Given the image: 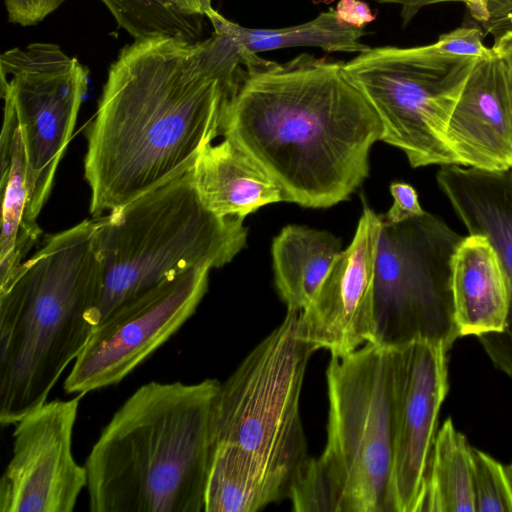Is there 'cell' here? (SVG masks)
I'll list each match as a JSON object with an SVG mask.
<instances>
[{"instance_id": "1", "label": "cell", "mask_w": 512, "mask_h": 512, "mask_svg": "<svg viewBox=\"0 0 512 512\" xmlns=\"http://www.w3.org/2000/svg\"><path fill=\"white\" fill-rule=\"evenodd\" d=\"M259 57L213 31L204 40H134L111 63L87 132L92 217L188 173L222 135Z\"/></svg>"}, {"instance_id": "2", "label": "cell", "mask_w": 512, "mask_h": 512, "mask_svg": "<svg viewBox=\"0 0 512 512\" xmlns=\"http://www.w3.org/2000/svg\"><path fill=\"white\" fill-rule=\"evenodd\" d=\"M222 135L269 172L287 202L327 208L367 178L382 124L344 63L302 54L251 68Z\"/></svg>"}, {"instance_id": "3", "label": "cell", "mask_w": 512, "mask_h": 512, "mask_svg": "<svg viewBox=\"0 0 512 512\" xmlns=\"http://www.w3.org/2000/svg\"><path fill=\"white\" fill-rule=\"evenodd\" d=\"M220 382L151 381L102 429L85 461L92 512H201Z\"/></svg>"}, {"instance_id": "4", "label": "cell", "mask_w": 512, "mask_h": 512, "mask_svg": "<svg viewBox=\"0 0 512 512\" xmlns=\"http://www.w3.org/2000/svg\"><path fill=\"white\" fill-rule=\"evenodd\" d=\"M100 217L46 236L0 288V424L48 400L96 327Z\"/></svg>"}, {"instance_id": "5", "label": "cell", "mask_w": 512, "mask_h": 512, "mask_svg": "<svg viewBox=\"0 0 512 512\" xmlns=\"http://www.w3.org/2000/svg\"><path fill=\"white\" fill-rule=\"evenodd\" d=\"M243 222L207 210L190 172L100 216L96 246L102 281L96 326L122 302L168 278L232 261L246 244Z\"/></svg>"}, {"instance_id": "6", "label": "cell", "mask_w": 512, "mask_h": 512, "mask_svg": "<svg viewBox=\"0 0 512 512\" xmlns=\"http://www.w3.org/2000/svg\"><path fill=\"white\" fill-rule=\"evenodd\" d=\"M299 313L287 310L281 324L220 383L212 411L214 448L248 460L285 498L309 459L300 395L316 349L300 335Z\"/></svg>"}, {"instance_id": "7", "label": "cell", "mask_w": 512, "mask_h": 512, "mask_svg": "<svg viewBox=\"0 0 512 512\" xmlns=\"http://www.w3.org/2000/svg\"><path fill=\"white\" fill-rule=\"evenodd\" d=\"M327 442L321 459L341 490V512H396V348L372 342L332 356L326 370Z\"/></svg>"}, {"instance_id": "8", "label": "cell", "mask_w": 512, "mask_h": 512, "mask_svg": "<svg viewBox=\"0 0 512 512\" xmlns=\"http://www.w3.org/2000/svg\"><path fill=\"white\" fill-rule=\"evenodd\" d=\"M477 61L433 43L370 48L344 63V69L374 107L381 141L400 149L418 168L456 164L445 132Z\"/></svg>"}, {"instance_id": "9", "label": "cell", "mask_w": 512, "mask_h": 512, "mask_svg": "<svg viewBox=\"0 0 512 512\" xmlns=\"http://www.w3.org/2000/svg\"><path fill=\"white\" fill-rule=\"evenodd\" d=\"M381 222L373 343L400 348L428 341L449 351L459 337L453 312L451 260L463 236L426 211L396 224Z\"/></svg>"}, {"instance_id": "10", "label": "cell", "mask_w": 512, "mask_h": 512, "mask_svg": "<svg viewBox=\"0 0 512 512\" xmlns=\"http://www.w3.org/2000/svg\"><path fill=\"white\" fill-rule=\"evenodd\" d=\"M89 70L60 46L34 42L0 55L1 97L15 113L25 150L29 215L37 220L72 137Z\"/></svg>"}, {"instance_id": "11", "label": "cell", "mask_w": 512, "mask_h": 512, "mask_svg": "<svg viewBox=\"0 0 512 512\" xmlns=\"http://www.w3.org/2000/svg\"><path fill=\"white\" fill-rule=\"evenodd\" d=\"M211 268L188 269L122 302L93 330L64 381L66 393L115 385L171 338L195 313Z\"/></svg>"}, {"instance_id": "12", "label": "cell", "mask_w": 512, "mask_h": 512, "mask_svg": "<svg viewBox=\"0 0 512 512\" xmlns=\"http://www.w3.org/2000/svg\"><path fill=\"white\" fill-rule=\"evenodd\" d=\"M82 394L46 401L14 425L12 456L0 480V512H72L87 486L74 458Z\"/></svg>"}, {"instance_id": "13", "label": "cell", "mask_w": 512, "mask_h": 512, "mask_svg": "<svg viewBox=\"0 0 512 512\" xmlns=\"http://www.w3.org/2000/svg\"><path fill=\"white\" fill-rule=\"evenodd\" d=\"M381 217L365 206L309 304L299 313L301 337L316 350L343 357L374 341V279Z\"/></svg>"}, {"instance_id": "14", "label": "cell", "mask_w": 512, "mask_h": 512, "mask_svg": "<svg viewBox=\"0 0 512 512\" xmlns=\"http://www.w3.org/2000/svg\"><path fill=\"white\" fill-rule=\"evenodd\" d=\"M448 351L416 341L396 348L398 413L394 462L396 512H415L447 395Z\"/></svg>"}, {"instance_id": "15", "label": "cell", "mask_w": 512, "mask_h": 512, "mask_svg": "<svg viewBox=\"0 0 512 512\" xmlns=\"http://www.w3.org/2000/svg\"><path fill=\"white\" fill-rule=\"evenodd\" d=\"M436 180L468 233L486 237L500 260L509 291L506 324L478 339L494 366L512 378V169L444 165Z\"/></svg>"}, {"instance_id": "16", "label": "cell", "mask_w": 512, "mask_h": 512, "mask_svg": "<svg viewBox=\"0 0 512 512\" xmlns=\"http://www.w3.org/2000/svg\"><path fill=\"white\" fill-rule=\"evenodd\" d=\"M445 141L457 165L512 169V94L494 56L476 62L449 118Z\"/></svg>"}, {"instance_id": "17", "label": "cell", "mask_w": 512, "mask_h": 512, "mask_svg": "<svg viewBox=\"0 0 512 512\" xmlns=\"http://www.w3.org/2000/svg\"><path fill=\"white\" fill-rule=\"evenodd\" d=\"M189 172L204 207L222 218L245 219L263 206L287 202L269 172L229 138L208 145Z\"/></svg>"}, {"instance_id": "18", "label": "cell", "mask_w": 512, "mask_h": 512, "mask_svg": "<svg viewBox=\"0 0 512 512\" xmlns=\"http://www.w3.org/2000/svg\"><path fill=\"white\" fill-rule=\"evenodd\" d=\"M454 321L459 337L499 333L509 309V291L498 255L481 235L463 237L451 260Z\"/></svg>"}, {"instance_id": "19", "label": "cell", "mask_w": 512, "mask_h": 512, "mask_svg": "<svg viewBox=\"0 0 512 512\" xmlns=\"http://www.w3.org/2000/svg\"><path fill=\"white\" fill-rule=\"evenodd\" d=\"M0 156V288H3L42 235L37 221L29 215L28 170L20 127L14 111L5 103Z\"/></svg>"}, {"instance_id": "20", "label": "cell", "mask_w": 512, "mask_h": 512, "mask_svg": "<svg viewBox=\"0 0 512 512\" xmlns=\"http://www.w3.org/2000/svg\"><path fill=\"white\" fill-rule=\"evenodd\" d=\"M342 251L332 233L287 225L273 239L275 286L287 310L301 312L311 301L330 266Z\"/></svg>"}, {"instance_id": "21", "label": "cell", "mask_w": 512, "mask_h": 512, "mask_svg": "<svg viewBox=\"0 0 512 512\" xmlns=\"http://www.w3.org/2000/svg\"><path fill=\"white\" fill-rule=\"evenodd\" d=\"M215 31L225 34L238 47L262 52L290 47H318L327 52L362 53L370 49L361 42L363 28L340 21L334 9L311 21L284 28H247L221 15L214 8L206 14Z\"/></svg>"}, {"instance_id": "22", "label": "cell", "mask_w": 512, "mask_h": 512, "mask_svg": "<svg viewBox=\"0 0 512 512\" xmlns=\"http://www.w3.org/2000/svg\"><path fill=\"white\" fill-rule=\"evenodd\" d=\"M475 512L473 447L450 418L436 433L415 512Z\"/></svg>"}, {"instance_id": "23", "label": "cell", "mask_w": 512, "mask_h": 512, "mask_svg": "<svg viewBox=\"0 0 512 512\" xmlns=\"http://www.w3.org/2000/svg\"><path fill=\"white\" fill-rule=\"evenodd\" d=\"M280 489L234 451L215 447L205 488V512H254L284 499Z\"/></svg>"}, {"instance_id": "24", "label": "cell", "mask_w": 512, "mask_h": 512, "mask_svg": "<svg viewBox=\"0 0 512 512\" xmlns=\"http://www.w3.org/2000/svg\"><path fill=\"white\" fill-rule=\"evenodd\" d=\"M119 27L134 40L170 37L201 39L203 17L182 9L176 0H100Z\"/></svg>"}, {"instance_id": "25", "label": "cell", "mask_w": 512, "mask_h": 512, "mask_svg": "<svg viewBox=\"0 0 512 512\" xmlns=\"http://www.w3.org/2000/svg\"><path fill=\"white\" fill-rule=\"evenodd\" d=\"M288 498L297 512H341L339 484L321 457H309L296 475Z\"/></svg>"}, {"instance_id": "26", "label": "cell", "mask_w": 512, "mask_h": 512, "mask_svg": "<svg viewBox=\"0 0 512 512\" xmlns=\"http://www.w3.org/2000/svg\"><path fill=\"white\" fill-rule=\"evenodd\" d=\"M475 512H512V480L507 468L473 447Z\"/></svg>"}, {"instance_id": "27", "label": "cell", "mask_w": 512, "mask_h": 512, "mask_svg": "<svg viewBox=\"0 0 512 512\" xmlns=\"http://www.w3.org/2000/svg\"><path fill=\"white\" fill-rule=\"evenodd\" d=\"M435 45L444 52L477 59H490L493 50L482 40V32L476 27H459L439 36Z\"/></svg>"}, {"instance_id": "28", "label": "cell", "mask_w": 512, "mask_h": 512, "mask_svg": "<svg viewBox=\"0 0 512 512\" xmlns=\"http://www.w3.org/2000/svg\"><path fill=\"white\" fill-rule=\"evenodd\" d=\"M390 192L393 197V204L386 214L380 215L384 223H400L425 212L412 185L395 181L390 185Z\"/></svg>"}, {"instance_id": "29", "label": "cell", "mask_w": 512, "mask_h": 512, "mask_svg": "<svg viewBox=\"0 0 512 512\" xmlns=\"http://www.w3.org/2000/svg\"><path fill=\"white\" fill-rule=\"evenodd\" d=\"M66 0H4L8 20L32 26L56 11Z\"/></svg>"}, {"instance_id": "30", "label": "cell", "mask_w": 512, "mask_h": 512, "mask_svg": "<svg viewBox=\"0 0 512 512\" xmlns=\"http://www.w3.org/2000/svg\"><path fill=\"white\" fill-rule=\"evenodd\" d=\"M335 11L340 21L356 28H363L376 17L370 6L361 0H339Z\"/></svg>"}, {"instance_id": "31", "label": "cell", "mask_w": 512, "mask_h": 512, "mask_svg": "<svg viewBox=\"0 0 512 512\" xmlns=\"http://www.w3.org/2000/svg\"><path fill=\"white\" fill-rule=\"evenodd\" d=\"M492 45L498 69L512 80V26L495 35Z\"/></svg>"}, {"instance_id": "32", "label": "cell", "mask_w": 512, "mask_h": 512, "mask_svg": "<svg viewBox=\"0 0 512 512\" xmlns=\"http://www.w3.org/2000/svg\"><path fill=\"white\" fill-rule=\"evenodd\" d=\"M511 26L512 0L501 5L483 27L487 32L496 35Z\"/></svg>"}, {"instance_id": "33", "label": "cell", "mask_w": 512, "mask_h": 512, "mask_svg": "<svg viewBox=\"0 0 512 512\" xmlns=\"http://www.w3.org/2000/svg\"><path fill=\"white\" fill-rule=\"evenodd\" d=\"M176 2L186 12L204 17L213 9L211 0H176Z\"/></svg>"}, {"instance_id": "34", "label": "cell", "mask_w": 512, "mask_h": 512, "mask_svg": "<svg viewBox=\"0 0 512 512\" xmlns=\"http://www.w3.org/2000/svg\"><path fill=\"white\" fill-rule=\"evenodd\" d=\"M463 2V0H410L406 12L402 15L404 23L409 22L422 8L443 3V2Z\"/></svg>"}, {"instance_id": "35", "label": "cell", "mask_w": 512, "mask_h": 512, "mask_svg": "<svg viewBox=\"0 0 512 512\" xmlns=\"http://www.w3.org/2000/svg\"><path fill=\"white\" fill-rule=\"evenodd\" d=\"M506 468H507L508 474L512 480V463L509 464L508 466H506Z\"/></svg>"}]
</instances>
